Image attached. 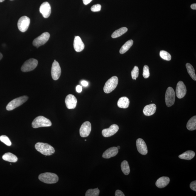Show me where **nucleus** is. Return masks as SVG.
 I'll return each mask as SVG.
<instances>
[{
	"instance_id": "obj_1",
	"label": "nucleus",
	"mask_w": 196,
	"mask_h": 196,
	"mask_svg": "<svg viewBox=\"0 0 196 196\" xmlns=\"http://www.w3.org/2000/svg\"><path fill=\"white\" fill-rule=\"evenodd\" d=\"M35 148L42 154L47 156L52 155L55 152L54 148L47 143H37L35 145Z\"/></svg>"
},
{
	"instance_id": "obj_2",
	"label": "nucleus",
	"mask_w": 196,
	"mask_h": 196,
	"mask_svg": "<svg viewBox=\"0 0 196 196\" xmlns=\"http://www.w3.org/2000/svg\"><path fill=\"white\" fill-rule=\"evenodd\" d=\"M39 179L41 181L47 184H53L58 181V176L54 173H45L40 174Z\"/></svg>"
},
{
	"instance_id": "obj_3",
	"label": "nucleus",
	"mask_w": 196,
	"mask_h": 196,
	"mask_svg": "<svg viewBox=\"0 0 196 196\" xmlns=\"http://www.w3.org/2000/svg\"><path fill=\"white\" fill-rule=\"evenodd\" d=\"M52 125L51 121L43 116L38 117L33 120L32 126L33 128H38L44 127H49Z\"/></svg>"
},
{
	"instance_id": "obj_4",
	"label": "nucleus",
	"mask_w": 196,
	"mask_h": 196,
	"mask_svg": "<svg viewBox=\"0 0 196 196\" xmlns=\"http://www.w3.org/2000/svg\"><path fill=\"white\" fill-rule=\"evenodd\" d=\"M28 96H24L13 99L6 106V109L8 111L13 110L16 108L22 105L28 100Z\"/></svg>"
},
{
	"instance_id": "obj_5",
	"label": "nucleus",
	"mask_w": 196,
	"mask_h": 196,
	"mask_svg": "<svg viewBox=\"0 0 196 196\" xmlns=\"http://www.w3.org/2000/svg\"><path fill=\"white\" fill-rule=\"evenodd\" d=\"M119 79L116 76H114L109 79L105 83L104 87V91L106 94H109L114 91L117 87Z\"/></svg>"
},
{
	"instance_id": "obj_6",
	"label": "nucleus",
	"mask_w": 196,
	"mask_h": 196,
	"mask_svg": "<svg viewBox=\"0 0 196 196\" xmlns=\"http://www.w3.org/2000/svg\"><path fill=\"white\" fill-rule=\"evenodd\" d=\"M38 65V61L34 59H30L24 62L21 67L23 72H28L33 71Z\"/></svg>"
},
{
	"instance_id": "obj_7",
	"label": "nucleus",
	"mask_w": 196,
	"mask_h": 196,
	"mask_svg": "<svg viewBox=\"0 0 196 196\" xmlns=\"http://www.w3.org/2000/svg\"><path fill=\"white\" fill-rule=\"evenodd\" d=\"M175 94L173 88L169 87L165 94V102L168 107L173 105L175 101Z\"/></svg>"
},
{
	"instance_id": "obj_8",
	"label": "nucleus",
	"mask_w": 196,
	"mask_h": 196,
	"mask_svg": "<svg viewBox=\"0 0 196 196\" xmlns=\"http://www.w3.org/2000/svg\"><path fill=\"white\" fill-rule=\"evenodd\" d=\"M50 38V33L47 32L44 33L33 40V45L34 46L38 48L46 43Z\"/></svg>"
},
{
	"instance_id": "obj_9",
	"label": "nucleus",
	"mask_w": 196,
	"mask_h": 196,
	"mask_svg": "<svg viewBox=\"0 0 196 196\" xmlns=\"http://www.w3.org/2000/svg\"><path fill=\"white\" fill-rule=\"evenodd\" d=\"M30 23V19L26 16H22L18 20V27L19 30L24 33L28 30Z\"/></svg>"
},
{
	"instance_id": "obj_10",
	"label": "nucleus",
	"mask_w": 196,
	"mask_h": 196,
	"mask_svg": "<svg viewBox=\"0 0 196 196\" xmlns=\"http://www.w3.org/2000/svg\"><path fill=\"white\" fill-rule=\"evenodd\" d=\"M51 72L53 80H57L59 78L61 74V69L59 62L55 60L52 64Z\"/></svg>"
},
{
	"instance_id": "obj_11",
	"label": "nucleus",
	"mask_w": 196,
	"mask_h": 196,
	"mask_svg": "<svg viewBox=\"0 0 196 196\" xmlns=\"http://www.w3.org/2000/svg\"><path fill=\"white\" fill-rule=\"evenodd\" d=\"M187 89L186 86L182 81H180L177 83L176 94L177 97L179 99H182L186 94Z\"/></svg>"
},
{
	"instance_id": "obj_12",
	"label": "nucleus",
	"mask_w": 196,
	"mask_h": 196,
	"mask_svg": "<svg viewBox=\"0 0 196 196\" xmlns=\"http://www.w3.org/2000/svg\"><path fill=\"white\" fill-rule=\"evenodd\" d=\"M91 131V124L89 121H86L83 123L80 129V136L82 137H86L89 136Z\"/></svg>"
},
{
	"instance_id": "obj_13",
	"label": "nucleus",
	"mask_w": 196,
	"mask_h": 196,
	"mask_svg": "<svg viewBox=\"0 0 196 196\" xmlns=\"http://www.w3.org/2000/svg\"><path fill=\"white\" fill-rule=\"evenodd\" d=\"M39 11L44 18H48L51 14V7L48 2H44L40 6Z\"/></svg>"
},
{
	"instance_id": "obj_14",
	"label": "nucleus",
	"mask_w": 196,
	"mask_h": 196,
	"mask_svg": "<svg viewBox=\"0 0 196 196\" xmlns=\"http://www.w3.org/2000/svg\"><path fill=\"white\" fill-rule=\"evenodd\" d=\"M136 146L137 149L141 154L145 155L148 153V148L144 140L141 138H138L137 140Z\"/></svg>"
},
{
	"instance_id": "obj_15",
	"label": "nucleus",
	"mask_w": 196,
	"mask_h": 196,
	"mask_svg": "<svg viewBox=\"0 0 196 196\" xmlns=\"http://www.w3.org/2000/svg\"><path fill=\"white\" fill-rule=\"evenodd\" d=\"M65 103L68 109H74L76 106L77 99L72 94H68L65 98Z\"/></svg>"
},
{
	"instance_id": "obj_16",
	"label": "nucleus",
	"mask_w": 196,
	"mask_h": 196,
	"mask_svg": "<svg viewBox=\"0 0 196 196\" xmlns=\"http://www.w3.org/2000/svg\"><path fill=\"white\" fill-rule=\"evenodd\" d=\"M119 127L116 124H113L108 129L102 130V133L104 137H108L113 136L119 131Z\"/></svg>"
},
{
	"instance_id": "obj_17",
	"label": "nucleus",
	"mask_w": 196,
	"mask_h": 196,
	"mask_svg": "<svg viewBox=\"0 0 196 196\" xmlns=\"http://www.w3.org/2000/svg\"><path fill=\"white\" fill-rule=\"evenodd\" d=\"M119 152V149L117 147H113L106 150L103 154L102 157L106 159H109L115 156Z\"/></svg>"
},
{
	"instance_id": "obj_18",
	"label": "nucleus",
	"mask_w": 196,
	"mask_h": 196,
	"mask_svg": "<svg viewBox=\"0 0 196 196\" xmlns=\"http://www.w3.org/2000/svg\"><path fill=\"white\" fill-rule=\"evenodd\" d=\"M74 49L77 52H80L84 50L85 45L82 39L79 36H75L74 40Z\"/></svg>"
},
{
	"instance_id": "obj_19",
	"label": "nucleus",
	"mask_w": 196,
	"mask_h": 196,
	"mask_svg": "<svg viewBox=\"0 0 196 196\" xmlns=\"http://www.w3.org/2000/svg\"><path fill=\"white\" fill-rule=\"evenodd\" d=\"M157 109L155 104H150L145 106L143 110V113L145 116H149L155 114Z\"/></svg>"
},
{
	"instance_id": "obj_20",
	"label": "nucleus",
	"mask_w": 196,
	"mask_h": 196,
	"mask_svg": "<svg viewBox=\"0 0 196 196\" xmlns=\"http://www.w3.org/2000/svg\"><path fill=\"white\" fill-rule=\"evenodd\" d=\"M170 181V178L168 177H161L157 180L155 185L158 188H163L168 185Z\"/></svg>"
},
{
	"instance_id": "obj_21",
	"label": "nucleus",
	"mask_w": 196,
	"mask_h": 196,
	"mask_svg": "<svg viewBox=\"0 0 196 196\" xmlns=\"http://www.w3.org/2000/svg\"><path fill=\"white\" fill-rule=\"evenodd\" d=\"M129 99L126 97H123L120 98L117 102L118 106L121 108H127L129 107Z\"/></svg>"
},
{
	"instance_id": "obj_22",
	"label": "nucleus",
	"mask_w": 196,
	"mask_h": 196,
	"mask_svg": "<svg viewBox=\"0 0 196 196\" xmlns=\"http://www.w3.org/2000/svg\"><path fill=\"white\" fill-rule=\"evenodd\" d=\"M195 156V153L192 150H188L179 156V158L181 159L190 160Z\"/></svg>"
},
{
	"instance_id": "obj_23",
	"label": "nucleus",
	"mask_w": 196,
	"mask_h": 196,
	"mask_svg": "<svg viewBox=\"0 0 196 196\" xmlns=\"http://www.w3.org/2000/svg\"><path fill=\"white\" fill-rule=\"evenodd\" d=\"M3 159L5 161L10 163H16L18 160V158L16 155L10 153L5 154L2 156Z\"/></svg>"
},
{
	"instance_id": "obj_24",
	"label": "nucleus",
	"mask_w": 196,
	"mask_h": 196,
	"mask_svg": "<svg viewBox=\"0 0 196 196\" xmlns=\"http://www.w3.org/2000/svg\"><path fill=\"white\" fill-rule=\"evenodd\" d=\"M187 128L189 131H192L196 129V116H195L189 120L187 124Z\"/></svg>"
},
{
	"instance_id": "obj_25",
	"label": "nucleus",
	"mask_w": 196,
	"mask_h": 196,
	"mask_svg": "<svg viewBox=\"0 0 196 196\" xmlns=\"http://www.w3.org/2000/svg\"><path fill=\"white\" fill-rule=\"evenodd\" d=\"M133 41L132 40H128L123 45L120 50V53L122 54H124L129 50L133 45Z\"/></svg>"
},
{
	"instance_id": "obj_26",
	"label": "nucleus",
	"mask_w": 196,
	"mask_h": 196,
	"mask_svg": "<svg viewBox=\"0 0 196 196\" xmlns=\"http://www.w3.org/2000/svg\"><path fill=\"white\" fill-rule=\"evenodd\" d=\"M128 28L125 27L121 28L117 30H116L111 35V37L113 38H118L124 34L128 31Z\"/></svg>"
},
{
	"instance_id": "obj_27",
	"label": "nucleus",
	"mask_w": 196,
	"mask_h": 196,
	"mask_svg": "<svg viewBox=\"0 0 196 196\" xmlns=\"http://www.w3.org/2000/svg\"><path fill=\"white\" fill-rule=\"evenodd\" d=\"M186 66L189 75H190L191 77L192 78L193 80L196 81V76L195 74V71L194 70L193 66L189 63H187L186 64Z\"/></svg>"
},
{
	"instance_id": "obj_28",
	"label": "nucleus",
	"mask_w": 196,
	"mask_h": 196,
	"mask_svg": "<svg viewBox=\"0 0 196 196\" xmlns=\"http://www.w3.org/2000/svg\"><path fill=\"white\" fill-rule=\"evenodd\" d=\"M121 170L125 175L129 174L130 172V168L129 164L126 160H124L121 164Z\"/></svg>"
},
{
	"instance_id": "obj_29",
	"label": "nucleus",
	"mask_w": 196,
	"mask_h": 196,
	"mask_svg": "<svg viewBox=\"0 0 196 196\" xmlns=\"http://www.w3.org/2000/svg\"><path fill=\"white\" fill-rule=\"evenodd\" d=\"M99 193V190L98 188L90 189L88 190L85 194L86 196H98Z\"/></svg>"
},
{
	"instance_id": "obj_30",
	"label": "nucleus",
	"mask_w": 196,
	"mask_h": 196,
	"mask_svg": "<svg viewBox=\"0 0 196 196\" xmlns=\"http://www.w3.org/2000/svg\"><path fill=\"white\" fill-rule=\"evenodd\" d=\"M160 57L163 60L167 61H170L171 60L172 56L170 54L165 50H161L160 52Z\"/></svg>"
},
{
	"instance_id": "obj_31",
	"label": "nucleus",
	"mask_w": 196,
	"mask_h": 196,
	"mask_svg": "<svg viewBox=\"0 0 196 196\" xmlns=\"http://www.w3.org/2000/svg\"><path fill=\"white\" fill-rule=\"evenodd\" d=\"M132 78L133 80H136L139 76V68L137 66H135L131 72Z\"/></svg>"
},
{
	"instance_id": "obj_32",
	"label": "nucleus",
	"mask_w": 196,
	"mask_h": 196,
	"mask_svg": "<svg viewBox=\"0 0 196 196\" xmlns=\"http://www.w3.org/2000/svg\"><path fill=\"white\" fill-rule=\"evenodd\" d=\"M0 140L8 146H10L11 145L10 140L8 137L6 136L3 135V136L0 137Z\"/></svg>"
},
{
	"instance_id": "obj_33",
	"label": "nucleus",
	"mask_w": 196,
	"mask_h": 196,
	"mask_svg": "<svg viewBox=\"0 0 196 196\" xmlns=\"http://www.w3.org/2000/svg\"><path fill=\"white\" fill-rule=\"evenodd\" d=\"M149 67L148 65H145L143 68V76L144 78L147 79L149 77L150 72Z\"/></svg>"
},
{
	"instance_id": "obj_34",
	"label": "nucleus",
	"mask_w": 196,
	"mask_h": 196,
	"mask_svg": "<svg viewBox=\"0 0 196 196\" xmlns=\"http://www.w3.org/2000/svg\"><path fill=\"white\" fill-rule=\"evenodd\" d=\"M101 6L100 4L94 5L91 8V10L93 12H99L101 10Z\"/></svg>"
},
{
	"instance_id": "obj_35",
	"label": "nucleus",
	"mask_w": 196,
	"mask_h": 196,
	"mask_svg": "<svg viewBox=\"0 0 196 196\" xmlns=\"http://www.w3.org/2000/svg\"><path fill=\"white\" fill-rule=\"evenodd\" d=\"M190 187L191 189L192 190L196 191V181H194L191 182L190 184Z\"/></svg>"
},
{
	"instance_id": "obj_36",
	"label": "nucleus",
	"mask_w": 196,
	"mask_h": 196,
	"mask_svg": "<svg viewBox=\"0 0 196 196\" xmlns=\"http://www.w3.org/2000/svg\"><path fill=\"white\" fill-rule=\"evenodd\" d=\"M115 195L116 196H125L123 192L120 190H117L116 191Z\"/></svg>"
},
{
	"instance_id": "obj_37",
	"label": "nucleus",
	"mask_w": 196,
	"mask_h": 196,
	"mask_svg": "<svg viewBox=\"0 0 196 196\" xmlns=\"http://www.w3.org/2000/svg\"><path fill=\"white\" fill-rule=\"evenodd\" d=\"M76 90L77 92L80 93L82 92V86H81L80 85H77L76 88Z\"/></svg>"
},
{
	"instance_id": "obj_38",
	"label": "nucleus",
	"mask_w": 196,
	"mask_h": 196,
	"mask_svg": "<svg viewBox=\"0 0 196 196\" xmlns=\"http://www.w3.org/2000/svg\"><path fill=\"white\" fill-rule=\"evenodd\" d=\"M81 84L84 87H87L88 85V83L87 81L83 80L81 82Z\"/></svg>"
},
{
	"instance_id": "obj_39",
	"label": "nucleus",
	"mask_w": 196,
	"mask_h": 196,
	"mask_svg": "<svg viewBox=\"0 0 196 196\" xmlns=\"http://www.w3.org/2000/svg\"><path fill=\"white\" fill-rule=\"evenodd\" d=\"M84 4L85 5H87L89 4L92 0H82Z\"/></svg>"
},
{
	"instance_id": "obj_40",
	"label": "nucleus",
	"mask_w": 196,
	"mask_h": 196,
	"mask_svg": "<svg viewBox=\"0 0 196 196\" xmlns=\"http://www.w3.org/2000/svg\"><path fill=\"white\" fill-rule=\"evenodd\" d=\"M191 8L192 9L196 10V3H194V4H192L191 5Z\"/></svg>"
},
{
	"instance_id": "obj_41",
	"label": "nucleus",
	"mask_w": 196,
	"mask_h": 196,
	"mask_svg": "<svg viewBox=\"0 0 196 196\" xmlns=\"http://www.w3.org/2000/svg\"><path fill=\"white\" fill-rule=\"evenodd\" d=\"M2 57L3 55L2 54H1V53H0V60H1V59L2 58Z\"/></svg>"
},
{
	"instance_id": "obj_42",
	"label": "nucleus",
	"mask_w": 196,
	"mask_h": 196,
	"mask_svg": "<svg viewBox=\"0 0 196 196\" xmlns=\"http://www.w3.org/2000/svg\"><path fill=\"white\" fill-rule=\"evenodd\" d=\"M4 0H0V2H2L3 1H4Z\"/></svg>"
},
{
	"instance_id": "obj_43",
	"label": "nucleus",
	"mask_w": 196,
	"mask_h": 196,
	"mask_svg": "<svg viewBox=\"0 0 196 196\" xmlns=\"http://www.w3.org/2000/svg\"><path fill=\"white\" fill-rule=\"evenodd\" d=\"M117 148H118V149H120V146H118Z\"/></svg>"
},
{
	"instance_id": "obj_44",
	"label": "nucleus",
	"mask_w": 196,
	"mask_h": 196,
	"mask_svg": "<svg viewBox=\"0 0 196 196\" xmlns=\"http://www.w3.org/2000/svg\"><path fill=\"white\" fill-rule=\"evenodd\" d=\"M87 141V140H85V141Z\"/></svg>"
}]
</instances>
